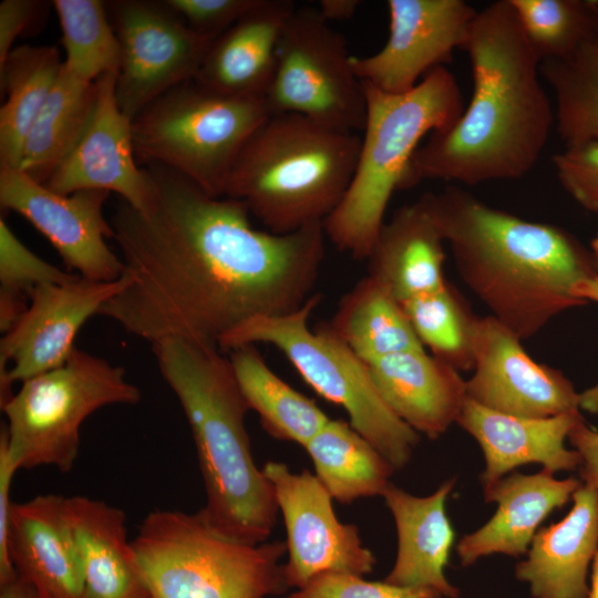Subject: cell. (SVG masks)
<instances>
[{
    "instance_id": "obj_1",
    "label": "cell",
    "mask_w": 598,
    "mask_h": 598,
    "mask_svg": "<svg viewBox=\"0 0 598 598\" xmlns=\"http://www.w3.org/2000/svg\"><path fill=\"white\" fill-rule=\"evenodd\" d=\"M147 169L151 205L121 200L110 221L127 285L100 316L152 344L177 338L218 348L246 321L295 312L315 293L323 223L259 230L245 203L210 196L164 166Z\"/></svg>"
},
{
    "instance_id": "obj_2",
    "label": "cell",
    "mask_w": 598,
    "mask_h": 598,
    "mask_svg": "<svg viewBox=\"0 0 598 598\" xmlns=\"http://www.w3.org/2000/svg\"><path fill=\"white\" fill-rule=\"evenodd\" d=\"M462 50L473 78L468 106L419 146L400 190L425 179L477 185L520 178L547 144L554 110L539 80L540 60L509 0L477 11Z\"/></svg>"
},
{
    "instance_id": "obj_3",
    "label": "cell",
    "mask_w": 598,
    "mask_h": 598,
    "mask_svg": "<svg viewBox=\"0 0 598 598\" xmlns=\"http://www.w3.org/2000/svg\"><path fill=\"white\" fill-rule=\"evenodd\" d=\"M430 194L458 275L489 316L520 340L588 303L573 290L598 277V267L566 229L492 207L456 186Z\"/></svg>"
},
{
    "instance_id": "obj_4",
    "label": "cell",
    "mask_w": 598,
    "mask_h": 598,
    "mask_svg": "<svg viewBox=\"0 0 598 598\" xmlns=\"http://www.w3.org/2000/svg\"><path fill=\"white\" fill-rule=\"evenodd\" d=\"M152 348L196 445L206 493L202 516L229 538L265 543L279 509L274 487L251 453L245 423L250 410L230 360L217 347L177 338Z\"/></svg>"
},
{
    "instance_id": "obj_5",
    "label": "cell",
    "mask_w": 598,
    "mask_h": 598,
    "mask_svg": "<svg viewBox=\"0 0 598 598\" xmlns=\"http://www.w3.org/2000/svg\"><path fill=\"white\" fill-rule=\"evenodd\" d=\"M361 136L298 114H274L239 154L225 196L246 204L270 233L323 223L352 181Z\"/></svg>"
},
{
    "instance_id": "obj_6",
    "label": "cell",
    "mask_w": 598,
    "mask_h": 598,
    "mask_svg": "<svg viewBox=\"0 0 598 598\" xmlns=\"http://www.w3.org/2000/svg\"><path fill=\"white\" fill-rule=\"evenodd\" d=\"M362 83L367 115L357 167L340 205L323 221L330 241L355 259L368 258L422 138L450 127L464 110L460 86L444 65L404 93Z\"/></svg>"
},
{
    "instance_id": "obj_7",
    "label": "cell",
    "mask_w": 598,
    "mask_h": 598,
    "mask_svg": "<svg viewBox=\"0 0 598 598\" xmlns=\"http://www.w3.org/2000/svg\"><path fill=\"white\" fill-rule=\"evenodd\" d=\"M132 544L148 598H266L289 588L280 564L286 542L229 538L199 511L151 512Z\"/></svg>"
},
{
    "instance_id": "obj_8",
    "label": "cell",
    "mask_w": 598,
    "mask_h": 598,
    "mask_svg": "<svg viewBox=\"0 0 598 598\" xmlns=\"http://www.w3.org/2000/svg\"><path fill=\"white\" fill-rule=\"evenodd\" d=\"M321 296L313 293L297 311L256 317L224 336L218 347L234 350L259 342L276 347L320 396L340 405L349 424L394 467L411 460L420 434L401 421L379 393L367 364L322 323L309 328Z\"/></svg>"
},
{
    "instance_id": "obj_9",
    "label": "cell",
    "mask_w": 598,
    "mask_h": 598,
    "mask_svg": "<svg viewBox=\"0 0 598 598\" xmlns=\"http://www.w3.org/2000/svg\"><path fill=\"white\" fill-rule=\"evenodd\" d=\"M269 115L265 99L225 95L190 80L132 120L135 156L223 197L239 154Z\"/></svg>"
},
{
    "instance_id": "obj_10",
    "label": "cell",
    "mask_w": 598,
    "mask_h": 598,
    "mask_svg": "<svg viewBox=\"0 0 598 598\" xmlns=\"http://www.w3.org/2000/svg\"><path fill=\"white\" fill-rule=\"evenodd\" d=\"M141 398L122 367L75 348L62 365L23 381L0 405L10 455L19 470L53 466L66 473L79 456L83 422L104 406Z\"/></svg>"
},
{
    "instance_id": "obj_11",
    "label": "cell",
    "mask_w": 598,
    "mask_h": 598,
    "mask_svg": "<svg viewBox=\"0 0 598 598\" xmlns=\"http://www.w3.org/2000/svg\"><path fill=\"white\" fill-rule=\"evenodd\" d=\"M346 40L318 8H296L281 33L265 95L270 115L298 114L349 132L363 131L365 93Z\"/></svg>"
},
{
    "instance_id": "obj_12",
    "label": "cell",
    "mask_w": 598,
    "mask_h": 598,
    "mask_svg": "<svg viewBox=\"0 0 598 598\" xmlns=\"http://www.w3.org/2000/svg\"><path fill=\"white\" fill-rule=\"evenodd\" d=\"M107 7L121 48L116 100L132 121L165 92L194 80L215 39L193 30L165 1Z\"/></svg>"
},
{
    "instance_id": "obj_13",
    "label": "cell",
    "mask_w": 598,
    "mask_h": 598,
    "mask_svg": "<svg viewBox=\"0 0 598 598\" xmlns=\"http://www.w3.org/2000/svg\"><path fill=\"white\" fill-rule=\"evenodd\" d=\"M262 471L271 483L287 533L288 560L283 576L289 588H302L324 573L370 574L375 557L354 524L336 515L332 497L309 470L293 473L280 462H267Z\"/></svg>"
},
{
    "instance_id": "obj_14",
    "label": "cell",
    "mask_w": 598,
    "mask_h": 598,
    "mask_svg": "<svg viewBox=\"0 0 598 598\" xmlns=\"http://www.w3.org/2000/svg\"><path fill=\"white\" fill-rule=\"evenodd\" d=\"M126 285L123 276L111 282L79 276L65 283L37 287L0 342V405L13 394L14 382L62 365L75 349L80 329Z\"/></svg>"
},
{
    "instance_id": "obj_15",
    "label": "cell",
    "mask_w": 598,
    "mask_h": 598,
    "mask_svg": "<svg viewBox=\"0 0 598 598\" xmlns=\"http://www.w3.org/2000/svg\"><path fill=\"white\" fill-rule=\"evenodd\" d=\"M105 190L61 195L19 168H0V205L29 220L56 249L64 264L84 279L118 280L124 265L107 246L111 223L103 215Z\"/></svg>"
},
{
    "instance_id": "obj_16",
    "label": "cell",
    "mask_w": 598,
    "mask_h": 598,
    "mask_svg": "<svg viewBox=\"0 0 598 598\" xmlns=\"http://www.w3.org/2000/svg\"><path fill=\"white\" fill-rule=\"evenodd\" d=\"M389 37L374 54L352 56L357 76L392 94L413 89L463 49L477 11L463 0H389Z\"/></svg>"
},
{
    "instance_id": "obj_17",
    "label": "cell",
    "mask_w": 598,
    "mask_h": 598,
    "mask_svg": "<svg viewBox=\"0 0 598 598\" xmlns=\"http://www.w3.org/2000/svg\"><path fill=\"white\" fill-rule=\"evenodd\" d=\"M520 339L492 316L477 318L473 374L467 398L520 417H551L580 411L579 393L559 371L534 361Z\"/></svg>"
},
{
    "instance_id": "obj_18",
    "label": "cell",
    "mask_w": 598,
    "mask_h": 598,
    "mask_svg": "<svg viewBox=\"0 0 598 598\" xmlns=\"http://www.w3.org/2000/svg\"><path fill=\"white\" fill-rule=\"evenodd\" d=\"M95 86L93 111L81 137L44 185L61 195L114 192L121 200L144 210L153 200L154 182L147 168L137 166L132 121L116 100V75L100 76Z\"/></svg>"
},
{
    "instance_id": "obj_19",
    "label": "cell",
    "mask_w": 598,
    "mask_h": 598,
    "mask_svg": "<svg viewBox=\"0 0 598 598\" xmlns=\"http://www.w3.org/2000/svg\"><path fill=\"white\" fill-rule=\"evenodd\" d=\"M65 496L13 503L8 554L17 575L39 598H83V570L64 511Z\"/></svg>"
},
{
    "instance_id": "obj_20",
    "label": "cell",
    "mask_w": 598,
    "mask_h": 598,
    "mask_svg": "<svg viewBox=\"0 0 598 598\" xmlns=\"http://www.w3.org/2000/svg\"><path fill=\"white\" fill-rule=\"evenodd\" d=\"M580 411L532 419L499 413L466 399L457 424L480 444L485 460L481 474L488 486L520 465L537 463L551 473L570 472L580 464L579 454L565 442Z\"/></svg>"
},
{
    "instance_id": "obj_21",
    "label": "cell",
    "mask_w": 598,
    "mask_h": 598,
    "mask_svg": "<svg viewBox=\"0 0 598 598\" xmlns=\"http://www.w3.org/2000/svg\"><path fill=\"white\" fill-rule=\"evenodd\" d=\"M542 470L536 474L512 473L484 487L487 503H496L493 517L462 537L456 553L463 566L492 554L519 557L528 551L540 523L569 502L581 482L558 480Z\"/></svg>"
},
{
    "instance_id": "obj_22",
    "label": "cell",
    "mask_w": 598,
    "mask_h": 598,
    "mask_svg": "<svg viewBox=\"0 0 598 598\" xmlns=\"http://www.w3.org/2000/svg\"><path fill=\"white\" fill-rule=\"evenodd\" d=\"M296 8L291 0H256L214 40L194 80L225 95L265 99L281 33Z\"/></svg>"
},
{
    "instance_id": "obj_23",
    "label": "cell",
    "mask_w": 598,
    "mask_h": 598,
    "mask_svg": "<svg viewBox=\"0 0 598 598\" xmlns=\"http://www.w3.org/2000/svg\"><path fill=\"white\" fill-rule=\"evenodd\" d=\"M391 411L419 434L435 440L457 422L467 399L466 381L425 349L367 363Z\"/></svg>"
},
{
    "instance_id": "obj_24",
    "label": "cell",
    "mask_w": 598,
    "mask_h": 598,
    "mask_svg": "<svg viewBox=\"0 0 598 598\" xmlns=\"http://www.w3.org/2000/svg\"><path fill=\"white\" fill-rule=\"evenodd\" d=\"M445 245L431 194H423L384 221L367 258L368 276L399 302L433 292L447 282Z\"/></svg>"
},
{
    "instance_id": "obj_25",
    "label": "cell",
    "mask_w": 598,
    "mask_h": 598,
    "mask_svg": "<svg viewBox=\"0 0 598 598\" xmlns=\"http://www.w3.org/2000/svg\"><path fill=\"white\" fill-rule=\"evenodd\" d=\"M455 478L427 496H415L390 484L382 497L398 535L395 563L384 581L400 587L427 588L442 598H457L458 590L444 574L454 542L445 503Z\"/></svg>"
},
{
    "instance_id": "obj_26",
    "label": "cell",
    "mask_w": 598,
    "mask_h": 598,
    "mask_svg": "<svg viewBox=\"0 0 598 598\" xmlns=\"http://www.w3.org/2000/svg\"><path fill=\"white\" fill-rule=\"evenodd\" d=\"M557 523L537 530L516 577L534 598H588L587 575L598 550V492L581 484Z\"/></svg>"
},
{
    "instance_id": "obj_27",
    "label": "cell",
    "mask_w": 598,
    "mask_h": 598,
    "mask_svg": "<svg viewBox=\"0 0 598 598\" xmlns=\"http://www.w3.org/2000/svg\"><path fill=\"white\" fill-rule=\"evenodd\" d=\"M64 511L83 570V598H148L124 512L84 495L65 496Z\"/></svg>"
},
{
    "instance_id": "obj_28",
    "label": "cell",
    "mask_w": 598,
    "mask_h": 598,
    "mask_svg": "<svg viewBox=\"0 0 598 598\" xmlns=\"http://www.w3.org/2000/svg\"><path fill=\"white\" fill-rule=\"evenodd\" d=\"M63 60L55 47L20 45L0 64V168H19L23 145L52 92Z\"/></svg>"
},
{
    "instance_id": "obj_29",
    "label": "cell",
    "mask_w": 598,
    "mask_h": 598,
    "mask_svg": "<svg viewBox=\"0 0 598 598\" xmlns=\"http://www.w3.org/2000/svg\"><path fill=\"white\" fill-rule=\"evenodd\" d=\"M327 323L365 364L425 349L400 302L370 276L360 279L341 298Z\"/></svg>"
},
{
    "instance_id": "obj_30",
    "label": "cell",
    "mask_w": 598,
    "mask_h": 598,
    "mask_svg": "<svg viewBox=\"0 0 598 598\" xmlns=\"http://www.w3.org/2000/svg\"><path fill=\"white\" fill-rule=\"evenodd\" d=\"M231 351L229 360L244 399L270 436L305 447L331 420L313 400L279 378L255 344Z\"/></svg>"
},
{
    "instance_id": "obj_31",
    "label": "cell",
    "mask_w": 598,
    "mask_h": 598,
    "mask_svg": "<svg viewBox=\"0 0 598 598\" xmlns=\"http://www.w3.org/2000/svg\"><path fill=\"white\" fill-rule=\"evenodd\" d=\"M316 476L340 504L382 496L395 472L388 460L343 420H330L303 447Z\"/></svg>"
},
{
    "instance_id": "obj_32",
    "label": "cell",
    "mask_w": 598,
    "mask_h": 598,
    "mask_svg": "<svg viewBox=\"0 0 598 598\" xmlns=\"http://www.w3.org/2000/svg\"><path fill=\"white\" fill-rule=\"evenodd\" d=\"M95 95V82L71 74L62 64L60 76L25 140L19 169L44 184L81 137Z\"/></svg>"
},
{
    "instance_id": "obj_33",
    "label": "cell",
    "mask_w": 598,
    "mask_h": 598,
    "mask_svg": "<svg viewBox=\"0 0 598 598\" xmlns=\"http://www.w3.org/2000/svg\"><path fill=\"white\" fill-rule=\"evenodd\" d=\"M540 74L554 92L556 128L566 147L598 144V39L542 61Z\"/></svg>"
},
{
    "instance_id": "obj_34",
    "label": "cell",
    "mask_w": 598,
    "mask_h": 598,
    "mask_svg": "<svg viewBox=\"0 0 598 598\" xmlns=\"http://www.w3.org/2000/svg\"><path fill=\"white\" fill-rule=\"evenodd\" d=\"M416 337L432 355L457 371L474 367L475 317L456 289L439 290L400 302Z\"/></svg>"
},
{
    "instance_id": "obj_35",
    "label": "cell",
    "mask_w": 598,
    "mask_h": 598,
    "mask_svg": "<svg viewBox=\"0 0 598 598\" xmlns=\"http://www.w3.org/2000/svg\"><path fill=\"white\" fill-rule=\"evenodd\" d=\"M53 7L62 30L63 68L87 82L104 74L117 76L121 48L106 2L54 0Z\"/></svg>"
},
{
    "instance_id": "obj_36",
    "label": "cell",
    "mask_w": 598,
    "mask_h": 598,
    "mask_svg": "<svg viewBox=\"0 0 598 598\" xmlns=\"http://www.w3.org/2000/svg\"><path fill=\"white\" fill-rule=\"evenodd\" d=\"M540 62L561 59L598 39L597 0H509Z\"/></svg>"
},
{
    "instance_id": "obj_37",
    "label": "cell",
    "mask_w": 598,
    "mask_h": 598,
    "mask_svg": "<svg viewBox=\"0 0 598 598\" xmlns=\"http://www.w3.org/2000/svg\"><path fill=\"white\" fill-rule=\"evenodd\" d=\"M79 275L65 272L32 252L0 219V330L8 332L28 307L34 289L65 283Z\"/></svg>"
},
{
    "instance_id": "obj_38",
    "label": "cell",
    "mask_w": 598,
    "mask_h": 598,
    "mask_svg": "<svg viewBox=\"0 0 598 598\" xmlns=\"http://www.w3.org/2000/svg\"><path fill=\"white\" fill-rule=\"evenodd\" d=\"M287 598H442L427 588L400 587L385 581H368L347 573H324Z\"/></svg>"
},
{
    "instance_id": "obj_39",
    "label": "cell",
    "mask_w": 598,
    "mask_h": 598,
    "mask_svg": "<svg viewBox=\"0 0 598 598\" xmlns=\"http://www.w3.org/2000/svg\"><path fill=\"white\" fill-rule=\"evenodd\" d=\"M553 164L564 189L584 209L598 213V144L566 147Z\"/></svg>"
},
{
    "instance_id": "obj_40",
    "label": "cell",
    "mask_w": 598,
    "mask_h": 598,
    "mask_svg": "<svg viewBox=\"0 0 598 598\" xmlns=\"http://www.w3.org/2000/svg\"><path fill=\"white\" fill-rule=\"evenodd\" d=\"M256 0H165L193 30L216 39L228 30Z\"/></svg>"
},
{
    "instance_id": "obj_41",
    "label": "cell",
    "mask_w": 598,
    "mask_h": 598,
    "mask_svg": "<svg viewBox=\"0 0 598 598\" xmlns=\"http://www.w3.org/2000/svg\"><path fill=\"white\" fill-rule=\"evenodd\" d=\"M17 471L19 468L10 455L7 432L2 427L0 433V585L17 577L8 554L10 515L13 505L10 491Z\"/></svg>"
},
{
    "instance_id": "obj_42",
    "label": "cell",
    "mask_w": 598,
    "mask_h": 598,
    "mask_svg": "<svg viewBox=\"0 0 598 598\" xmlns=\"http://www.w3.org/2000/svg\"><path fill=\"white\" fill-rule=\"evenodd\" d=\"M43 2L34 0H2L0 3V64L13 49L16 39L37 19Z\"/></svg>"
},
{
    "instance_id": "obj_43",
    "label": "cell",
    "mask_w": 598,
    "mask_h": 598,
    "mask_svg": "<svg viewBox=\"0 0 598 598\" xmlns=\"http://www.w3.org/2000/svg\"><path fill=\"white\" fill-rule=\"evenodd\" d=\"M568 441L579 454L581 481L598 492V431L588 426L582 417L570 431Z\"/></svg>"
},
{
    "instance_id": "obj_44",
    "label": "cell",
    "mask_w": 598,
    "mask_h": 598,
    "mask_svg": "<svg viewBox=\"0 0 598 598\" xmlns=\"http://www.w3.org/2000/svg\"><path fill=\"white\" fill-rule=\"evenodd\" d=\"M360 4L359 0H321L318 10L328 22L341 21L353 17Z\"/></svg>"
},
{
    "instance_id": "obj_45",
    "label": "cell",
    "mask_w": 598,
    "mask_h": 598,
    "mask_svg": "<svg viewBox=\"0 0 598 598\" xmlns=\"http://www.w3.org/2000/svg\"><path fill=\"white\" fill-rule=\"evenodd\" d=\"M0 598H39L34 588L18 575L7 584L0 585Z\"/></svg>"
},
{
    "instance_id": "obj_46",
    "label": "cell",
    "mask_w": 598,
    "mask_h": 598,
    "mask_svg": "<svg viewBox=\"0 0 598 598\" xmlns=\"http://www.w3.org/2000/svg\"><path fill=\"white\" fill-rule=\"evenodd\" d=\"M573 295L586 302L594 301L598 303V277L578 282L573 290Z\"/></svg>"
},
{
    "instance_id": "obj_47",
    "label": "cell",
    "mask_w": 598,
    "mask_h": 598,
    "mask_svg": "<svg viewBox=\"0 0 598 598\" xmlns=\"http://www.w3.org/2000/svg\"><path fill=\"white\" fill-rule=\"evenodd\" d=\"M579 409L590 414H598V382L579 393Z\"/></svg>"
},
{
    "instance_id": "obj_48",
    "label": "cell",
    "mask_w": 598,
    "mask_h": 598,
    "mask_svg": "<svg viewBox=\"0 0 598 598\" xmlns=\"http://www.w3.org/2000/svg\"><path fill=\"white\" fill-rule=\"evenodd\" d=\"M588 598H598V550L592 560L591 586Z\"/></svg>"
},
{
    "instance_id": "obj_49",
    "label": "cell",
    "mask_w": 598,
    "mask_h": 598,
    "mask_svg": "<svg viewBox=\"0 0 598 598\" xmlns=\"http://www.w3.org/2000/svg\"><path fill=\"white\" fill-rule=\"evenodd\" d=\"M590 252L596 262V266L598 267V231L590 243Z\"/></svg>"
}]
</instances>
